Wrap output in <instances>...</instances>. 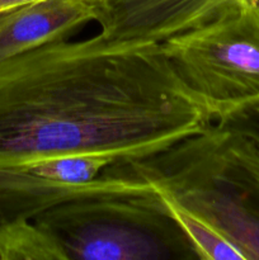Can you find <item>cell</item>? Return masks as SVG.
<instances>
[{
  "label": "cell",
  "mask_w": 259,
  "mask_h": 260,
  "mask_svg": "<svg viewBox=\"0 0 259 260\" xmlns=\"http://www.w3.org/2000/svg\"><path fill=\"white\" fill-rule=\"evenodd\" d=\"M213 122L160 43H45L0 61V168L74 152L140 160Z\"/></svg>",
  "instance_id": "obj_1"
},
{
  "label": "cell",
  "mask_w": 259,
  "mask_h": 260,
  "mask_svg": "<svg viewBox=\"0 0 259 260\" xmlns=\"http://www.w3.org/2000/svg\"><path fill=\"white\" fill-rule=\"evenodd\" d=\"M33 221L56 239L68 259H200L156 192L75 198L47 208Z\"/></svg>",
  "instance_id": "obj_2"
},
{
  "label": "cell",
  "mask_w": 259,
  "mask_h": 260,
  "mask_svg": "<svg viewBox=\"0 0 259 260\" xmlns=\"http://www.w3.org/2000/svg\"><path fill=\"white\" fill-rule=\"evenodd\" d=\"M213 123L259 102V10H243L160 43Z\"/></svg>",
  "instance_id": "obj_3"
},
{
  "label": "cell",
  "mask_w": 259,
  "mask_h": 260,
  "mask_svg": "<svg viewBox=\"0 0 259 260\" xmlns=\"http://www.w3.org/2000/svg\"><path fill=\"white\" fill-rule=\"evenodd\" d=\"M259 10V0H104L95 22L111 40L163 43L225 15Z\"/></svg>",
  "instance_id": "obj_4"
},
{
  "label": "cell",
  "mask_w": 259,
  "mask_h": 260,
  "mask_svg": "<svg viewBox=\"0 0 259 260\" xmlns=\"http://www.w3.org/2000/svg\"><path fill=\"white\" fill-rule=\"evenodd\" d=\"M98 0H42L0 13V61L68 38L95 22Z\"/></svg>",
  "instance_id": "obj_5"
},
{
  "label": "cell",
  "mask_w": 259,
  "mask_h": 260,
  "mask_svg": "<svg viewBox=\"0 0 259 260\" xmlns=\"http://www.w3.org/2000/svg\"><path fill=\"white\" fill-rule=\"evenodd\" d=\"M155 192L164 203L168 212L174 217L189 239L198 258L202 260H246L240 249L208 221L193 213L170 196L157 190Z\"/></svg>",
  "instance_id": "obj_6"
},
{
  "label": "cell",
  "mask_w": 259,
  "mask_h": 260,
  "mask_svg": "<svg viewBox=\"0 0 259 260\" xmlns=\"http://www.w3.org/2000/svg\"><path fill=\"white\" fill-rule=\"evenodd\" d=\"M118 161L116 156L102 152H74L42 157L19 165L27 172L62 184L84 185L98 179L104 169Z\"/></svg>",
  "instance_id": "obj_7"
},
{
  "label": "cell",
  "mask_w": 259,
  "mask_h": 260,
  "mask_svg": "<svg viewBox=\"0 0 259 260\" xmlns=\"http://www.w3.org/2000/svg\"><path fill=\"white\" fill-rule=\"evenodd\" d=\"M2 260H69L51 234L33 220H17L0 228Z\"/></svg>",
  "instance_id": "obj_8"
},
{
  "label": "cell",
  "mask_w": 259,
  "mask_h": 260,
  "mask_svg": "<svg viewBox=\"0 0 259 260\" xmlns=\"http://www.w3.org/2000/svg\"><path fill=\"white\" fill-rule=\"evenodd\" d=\"M217 123L230 124L231 127L245 135L259 147V102L241 113L236 114L233 118L225 122H217Z\"/></svg>",
  "instance_id": "obj_9"
},
{
  "label": "cell",
  "mask_w": 259,
  "mask_h": 260,
  "mask_svg": "<svg viewBox=\"0 0 259 260\" xmlns=\"http://www.w3.org/2000/svg\"><path fill=\"white\" fill-rule=\"evenodd\" d=\"M42 2V0H0V13L5 12V10L14 9V8L22 7V5L30 4V3ZM98 2L103 3L104 0H98Z\"/></svg>",
  "instance_id": "obj_10"
}]
</instances>
